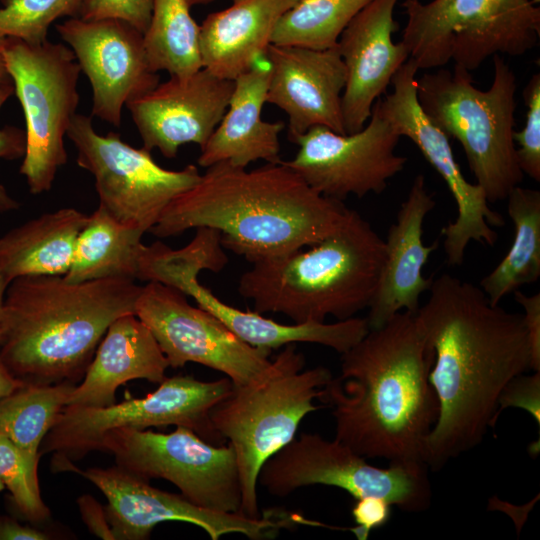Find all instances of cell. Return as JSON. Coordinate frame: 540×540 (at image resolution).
I'll list each match as a JSON object with an SVG mask.
<instances>
[{"instance_id":"6da1fadb","label":"cell","mask_w":540,"mask_h":540,"mask_svg":"<svg viewBox=\"0 0 540 540\" xmlns=\"http://www.w3.org/2000/svg\"><path fill=\"white\" fill-rule=\"evenodd\" d=\"M428 291L416 317L434 351L429 381L439 413L424 461L438 471L482 442L501 391L531 370V355L523 315L492 304L480 287L442 274Z\"/></svg>"},{"instance_id":"7a4b0ae2","label":"cell","mask_w":540,"mask_h":540,"mask_svg":"<svg viewBox=\"0 0 540 540\" xmlns=\"http://www.w3.org/2000/svg\"><path fill=\"white\" fill-rule=\"evenodd\" d=\"M434 351L416 312L401 311L341 354L340 375L319 399L332 408L335 439L366 459L423 463L439 413L429 381Z\"/></svg>"},{"instance_id":"3957f363","label":"cell","mask_w":540,"mask_h":540,"mask_svg":"<svg viewBox=\"0 0 540 540\" xmlns=\"http://www.w3.org/2000/svg\"><path fill=\"white\" fill-rule=\"evenodd\" d=\"M150 230L158 238L208 227L224 249L255 263L288 255L335 232L349 208L323 196L284 164L247 170L227 162L206 168Z\"/></svg>"},{"instance_id":"277c9868","label":"cell","mask_w":540,"mask_h":540,"mask_svg":"<svg viewBox=\"0 0 540 540\" xmlns=\"http://www.w3.org/2000/svg\"><path fill=\"white\" fill-rule=\"evenodd\" d=\"M142 286L107 278L18 277L8 285L0 356L25 384L79 381L110 324L135 314Z\"/></svg>"},{"instance_id":"5b68a950","label":"cell","mask_w":540,"mask_h":540,"mask_svg":"<svg viewBox=\"0 0 540 540\" xmlns=\"http://www.w3.org/2000/svg\"><path fill=\"white\" fill-rule=\"evenodd\" d=\"M252 263L238 292L254 311L280 313L294 323L346 320L369 308L385 257L384 239L357 211L320 242Z\"/></svg>"},{"instance_id":"8992f818","label":"cell","mask_w":540,"mask_h":540,"mask_svg":"<svg viewBox=\"0 0 540 540\" xmlns=\"http://www.w3.org/2000/svg\"><path fill=\"white\" fill-rule=\"evenodd\" d=\"M257 379L233 385L210 411L215 431L233 447L241 484L240 514L259 518L257 484L264 463L288 445L301 421L321 408L313 403L333 377L323 366L305 369V357L288 344Z\"/></svg>"},{"instance_id":"52a82bcc","label":"cell","mask_w":540,"mask_h":540,"mask_svg":"<svg viewBox=\"0 0 540 540\" xmlns=\"http://www.w3.org/2000/svg\"><path fill=\"white\" fill-rule=\"evenodd\" d=\"M489 89L474 85L470 71L454 65L417 78L422 110L465 152L469 168L489 203L506 200L523 180L513 134L516 76L499 55L493 56Z\"/></svg>"},{"instance_id":"ba28073f","label":"cell","mask_w":540,"mask_h":540,"mask_svg":"<svg viewBox=\"0 0 540 540\" xmlns=\"http://www.w3.org/2000/svg\"><path fill=\"white\" fill-rule=\"evenodd\" d=\"M402 42L418 69L454 61L468 71L497 54L520 56L540 37L531 0H405Z\"/></svg>"},{"instance_id":"9c48e42d","label":"cell","mask_w":540,"mask_h":540,"mask_svg":"<svg viewBox=\"0 0 540 540\" xmlns=\"http://www.w3.org/2000/svg\"><path fill=\"white\" fill-rule=\"evenodd\" d=\"M0 43L26 123L19 172L29 191L41 194L52 188L67 162L64 137L79 104L81 69L71 48L62 43L32 44L13 37Z\"/></svg>"},{"instance_id":"30bf717a","label":"cell","mask_w":540,"mask_h":540,"mask_svg":"<svg viewBox=\"0 0 540 540\" xmlns=\"http://www.w3.org/2000/svg\"><path fill=\"white\" fill-rule=\"evenodd\" d=\"M428 469L423 463L376 467L335 438L301 433L264 463L258 483L280 498L305 486H333L354 499L376 496L403 512L418 513L432 501Z\"/></svg>"},{"instance_id":"8fae6325","label":"cell","mask_w":540,"mask_h":540,"mask_svg":"<svg viewBox=\"0 0 540 540\" xmlns=\"http://www.w3.org/2000/svg\"><path fill=\"white\" fill-rule=\"evenodd\" d=\"M229 378L201 381L190 375L165 378L143 398H131L105 407L65 406L45 436L41 452H55L58 462L77 460L95 451L100 438L119 428L183 426L205 441L221 445L223 438L210 420L214 405L232 389Z\"/></svg>"},{"instance_id":"7c38bea8","label":"cell","mask_w":540,"mask_h":540,"mask_svg":"<svg viewBox=\"0 0 540 540\" xmlns=\"http://www.w3.org/2000/svg\"><path fill=\"white\" fill-rule=\"evenodd\" d=\"M95 450L112 453L117 466L142 479L171 482L197 506L240 513L241 484L229 443H209L183 426L171 433L119 428L105 433Z\"/></svg>"},{"instance_id":"4fadbf2b","label":"cell","mask_w":540,"mask_h":540,"mask_svg":"<svg viewBox=\"0 0 540 540\" xmlns=\"http://www.w3.org/2000/svg\"><path fill=\"white\" fill-rule=\"evenodd\" d=\"M66 136L77 149L78 165L95 178L99 206L118 221L150 231L166 206L194 186L201 174L195 165L167 170L146 148H135L120 135L98 134L91 117L76 113Z\"/></svg>"},{"instance_id":"5bb4252c","label":"cell","mask_w":540,"mask_h":540,"mask_svg":"<svg viewBox=\"0 0 540 540\" xmlns=\"http://www.w3.org/2000/svg\"><path fill=\"white\" fill-rule=\"evenodd\" d=\"M418 67L408 59L391 80L393 91L375 103L400 136L408 137L437 171L451 192L457 216L442 228L448 264L461 265L470 241L493 246L498 234L492 227L504 225L502 216L489 207L483 189L464 177L449 137L422 110L417 97Z\"/></svg>"},{"instance_id":"9a60e30c","label":"cell","mask_w":540,"mask_h":540,"mask_svg":"<svg viewBox=\"0 0 540 540\" xmlns=\"http://www.w3.org/2000/svg\"><path fill=\"white\" fill-rule=\"evenodd\" d=\"M93 483L107 499L104 507L114 539L144 540L163 522H185L204 530L211 540L243 534L251 540L271 539L279 529L300 523L299 514L269 511L261 518L224 513L197 506L181 494L160 490L127 470L71 467Z\"/></svg>"},{"instance_id":"2e32d148","label":"cell","mask_w":540,"mask_h":540,"mask_svg":"<svg viewBox=\"0 0 540 540\" xmlns=\"http://www.w3.org/2000/svg\"><path fill=\"white\" fill-rule=\"evenodd\" d=\"M135 315L153 334L169 367L198 363L223 373L233 385L261 376L271 351L253 347L208 311L188 303L186 295L160 282L142 286Z\"/></svg>"},{"instance_id":"e0dca14e","label":"cell","mask_w":540,"mask_h":540,"mask_svg":"<svg viewBox=\"0 0 540 540\" xmlns=\"http://www.w3.org/2000/svg\"><path fill=\"white\" fill-rule=\"evenodd\" d=\"M400 137L374 103L360 131L339 134L314 126L291 141L299 149L283 162L323 196L362 198L382 193L388 180L404 169L407 158L395 153Z\"/></svg>"},{"instance_id":"ac0fdd59","label":"cell","mask_w":540,"mask_h":540,"mask_svg":"<svg viewBox=\"0 0 540 540\" xmlns=\"http://www.w3.org/2000/svg\"><path fill=\"white\" fill-rule=\"evenodd\" d=\"M56 30L92 88L91 114L120 127L124 105L159 84L146 59L143 33L116 18H69Z\"/></svg>"},{"instance_id":"d6986e66","label":"cell","mask_w":540,"mask_h":540,"mask_svg":"<svg viewBox=\"0 0 540 540\" xmlns=\"http://www.w3.org/2000/svg\"><path fill=\"white\" fill-rule=\"evenodd\" d=\"M233 89L234 80L202 68L187 77L170 76L126 107L143 147L156 148L171 159L184 144L204 147L224 116Z\"/></svg>"},{"instance_id":"ffe728a7","label":"cell","mask_w":540,"mask_h":540,"mask_svg":"<svg viewBox=\"0 0 540 540\" xmlns=\"http://www.w3.org/2000/svg\"><path fill=\"white\" fill-rule=\"evenodd\" d=\"M266 57L271 67L266 102L287 114L290 141L314 126L346 134L342 94L347 72L338 46L314 50L271 43Z\"/></svg>"},{"instance_id":"44dd1931","label":"cell","mask_w":540,"mask_h":540,"mask_svg":"<svg viewBox=\"0 0 540 540\" xmlns=\"http://www.w3.org/2000/svg\"><path fill=\"white\" fill-rule=\"evenodd\" d=\"M204 261L191 253L168 258L159 270V281L194 299L197 305L214 315L247 344L272 351L288 344L315 343L342 354L369 331L366 318L352 317L333 323H278L256 311L235 308L217 298L199 280Z\"/></svg>"},{"instance_id":"7402d4cb","label":"cell","mask_w":540,"mask_h":540,"mask_svg":"<svg viewBox=\"0 0 540 540\" xmlns=\"http://www.w3.org/2000/svg\"><path fill=\"white\" fill-rule=\"evenodd\" d=\"M398 0H371L349 22L338 40L347 80L342 94L346 134L360 131L372 107L391 84L392 77L409 59L402 41L394 43L398 30L394 8Z\"/></svg>"},{"instance_id":"603a6c76","label":"cell","mask_w":540,"mask_h":540,"mask_svg":"<svg viewBox=\"0 0 540 540\" xmlns=\"http://www.w3.org/2000/svg\"><path fill=\"white\" fill-rule=\"evenodd\" d=\"M434 207L425 177L419 174L384 240L385 257L366 318L369 329L383 326L401 311L417 312L421 295L430 289L433 278L423 276L422 270L438 246L425 245L422 236L425 217Z\"/></svg>"},{"instance_id":"cb8c5ba5","label":"cell","mask_w":540,"mask_h":540,"mask_svg":"<svg viewBox=\"0 0 540 540\" xmlns=\"http://www.w3.org/2000/svg\"><path fill=\"white\" fill-rule=\"evenodd\" d=\"M270 71V63L265 55L234 79L226 112L201 148L197 159L199 166L207 168L227 162L246 168L258 160L272 164L281 162L279 135L285 124L282 121L267 122L261 118Z\"/></svg>"},{"instance_id":"d4e9b609","label":"cell","mask_w":540,"mask_h":540,"mask_svg":"<svg viewBox=\"0 0 540 540\" xmlns=\"http://www.w3.org/2000/svg\"><path fill=\"white\" fill-rule=\"evenodd\" d=\"M168 361L148 327L135 315L114 320L101 339L83 381L72 389L66 406L105 407L130 380L160 384Z\"/></svg>"},{"instance_id":"484cf974","label":"cell","mask_w":540,"mask_h":540,"mask_svg":"<svg viewBox=\"0 0 540 540\" xmlns=\"http://www.w3.org/2000/svg\"><path fill=\"white\" fill-rule=\"evenodd\" d=\"M300 0H239L200 25L203 68L234 80L266 55L281 16Z\"/></svg>"},{"instance_id":"4316f807","label":"cell","mask_w":540,"mask_h":540,"mask_svg":"<svg viewBox=\"0 0 540 540\" xmlns=\"http://www.w3.org/2000/svg\"><path fill=\"white\" fill-rule=\"evenodd\" d=\"M87 218L66 207L11 229L0 237V272L9 284L23 276H64Z\"/></svg>"},{"instance_id":"83f0119b","label":"cell","mask_w":540,"mask_h":540,"mask_svg":"<svg viewBox=\"0 0 540 540\" xmlns=\"http://www.w3.org/2000/svg\"><path fill=\"white\" fill-rule=\"evenodd\" d=\"M140 228L124 224L103 207L88 216L80 231L68 272L71 283L107 278L136 280L144 244Z\"/></svg>"},{"instance_id":"f1b7e54d","label":"cell","mask_w":540,"mask_h":540,"mask_svg":"<svg viewBox=\"0 0 540 540\" xmlns=\"http://www.w3.org/2000/svg\"><path fill=\"white\" fill-rule=\"evenodd\" d=\"M506 200L514 239L503 259L480 281L492 304L540 277V191L519 185Z\"/></svg>"},{"instance_id":"f546056e","label":"cell","mask_w":540,"mask_h":540,"mask_svg":"<svg viewBox=\"0 0 540 540\" xmlns=\"http://www.w3.org/2000/svg\"><path fill=\"white\" fill-rule=\"evenodd\" d=\"M186 0H153L151 19L143 34L147 62L153 72L187 77L203 68L200 26Z\"/></svg>"},{"instance_id":"4dcf8cb0","label":"cell","mask_w":540,"mask_h":540,"mask_svg":"<svg viewBox=\"0 0 540 540\" xmlns=\"http://www.w3.org/2000/svg\"><path fill=\"white\" fill-rule=\"evenodd\" d=\"M72 383L25 384L0 399V435L39 463V449L67 404Z\"/></svg>"},{"instance_id":"1f68e13d","label":"cell","mask_w":540,"mask_h":540,"mask_svg":"<svg viewBox=\"0 0 540 540\" xmlns=\"http://www.w3.org/2000/svg\"><path fill=\"white\" fill-rule=\"evenodd\" d=\"M371 0H300L278 20L275 45L314 50L334 48L353 17Z\"/></svg>"},{"instance_id":"d6a6232c","label":"cell","mask_w":540,"mask_h":540,"mask_svg":"<svg viewBox=\"0 0 540 540\" xmlns=\"http://www.w3.org/2000/svg\"><path fill=\"white\" fill-rule=\"evenodd\" d=\"M0 42L8 37L32 44L46 40L61 17H79L83 0H0Z\"/></svg>"},{"instance_id":"836d02e7","label":"cell","mask_w":540,"mask_h":540,"mask_svg":"<svg viewBox=\"0 0 540 540\" xmlns=\"http://www.w3.org/2000/svg\"><path fill=\"white\" fill-rule=\"evenodd\" d=\"M0 482L11 494L20 514L32 523L50 516L38 481V462L31 460L6 437L0 435Z\"/></svg>"},{"instance_id":"e575fe53","label":"cell","mask_w":540,"mask_h":540,"mask_svg":"<svg viewBox=\"0 0 540 540\" xmlns=\"http://www.w3.org/2000/svg\"><path fill=\"white\" fill-rule=\"evenodd\" d=\"M526 120L521 131H514L518 165L533 180L540 181V74L532 75L523 90Z\"/></svg>"},{"instance_id":"d590c367","label":"cell","mask_w":540,"mask_h":540,"mask_svg":"<svg viewBox=\"0 0 540 540\" xmlns=\"http://www.w3.org/2000/svg\"><path fill=\"white\" fill-rule=\"evenodd\" d=\"M152 7L153 0H83L79 18L121 19L144 34L151 19Z\"/></svg>"},{"instance_id":"8d00e7d4","label":"cell","mask_w":540,"mask_h":540,"mask_svg":"<svg viewBox=\"0 0 540 540\" xmlns=\"http://www.w3.org/2000/svg\"><path fill=\"white\" fill-rule=\"evenodd\" d=\"M510 407L525 410L540 426V371L532 375L520 374L506 384L498 398L497 419Z\"/></svg>"},{"instance_id":"74e56055","label":"cell","mask_w":540,"mask_h":540,"mask_svg":"<svg viewBox=\"0 0 540 540\" xmlns=\"http://www.w3.org/2000/svg\"><path fill=\"white\" fill-rule=\"evenodd\" d=\"M14 94L13 83H0V110L9 97ZM26 150V133L16 126L0 128V159L16 160L23 158ZM19 204L0 184V213L17 209Z\"/></svg>"},{"instance_id":"f35d334b","label":"cell","mask_w":540,"mask_h":540,"mask_svg":"<svg viewBox=\"0 0 540 540\" xmlns=\"http://www.w3.org/2000/svg\"><path fill=\"white\" fill-rule=\"evenodd\" d=\"M391 506L388 501L376 496L355 499L351 514L356 525L347 530L358 540H367L371 531L383 527L389 521Z\"/></svg>"},{"instance_id":"ab89813d","label":"cell","mask_w":540,"mask_h":540,"mask_svg":"<svg viewBox=\"0 0 540 540\" xmlns=\"http://www.w3.org/2000/svg\"><path fill=\"white\" fill-rule=\"evenodd\" d=\"M514 297L524 309L522 315L530 346L531 370L538 372L540 371V294L526 295L516 290Z\"/></svg>"},{"instance_id":"60d3db41","label":"cell","mask_w":540,"mask_h":540,"mask_svg":"<svg viewBox=\"0 0 540 540\" xmlns=\"http://www.w3.org/2000/svg\"><path fill=\"white\" fill-rule=\"evenodd\" d=\"M79 509L90 531L102 539H114L104 507L89 495L78 499Z\"/></svg>"},{"instance_id":"b9f144b4","label":"cell","mask_w":540,"mask_h":540,"mask_svg":"<svg viewBox=\"0 0 540 540\" xmlns=\"http://www.w3.org/2000/svg\"><path fill=\"white\" fill-rule=\"evenodd\" d=\"M50 539L45 532L18 521L0 517V540H46Z\"/></svg>"},{"instance_id":"7bdbcfd3","label":"cell","mask_w":540,"mask_h":540,"mask_svg":"<svg viewBox=\"0 0 540 540\" xmlns=\"http://www.w3.org/2000/svg\"><path fill=\"white\" fill-rule=\"evenodd\" d=\"M23 385H25V382L15 377L10 372L0 356V399L11 394Z\"/></svg>"},{"instance_id":"ee69618b","label":"cell","mask_w":540,"mask_h":540,"mask_svg":"<svg viewBox=\"0 0 540 540\" xmlns=\"http://www.w3.org/2000/svg\"><path fill=\"white\" fill-rule=\"evenodd\" d=\"M8 285H9V282L5 279V277L0 272V340L2 336V330H3L5 295H6Z\"/></svg>"},{"instance_id":"f6af8a7d","label":"cell","mask_w":540,"mask_h":540,"mask_svg":"<svg viewBox=\"0 0 540 540\" xmlns=\"http://www.w3.org/2000/svg\"><path fill=\"white\" fill-rule=\"evenodd\" d=\"M0 83H13L6 69L1 43H0Z\"/></svg>"},{"instance_id":"bcb514c9","label":"cell","mask_w":540,"mask_h":540,"mask_svg":"<svg viewBox=\"0 0 540 540\" xmlns=\"http://www.w3.org/2000/svg\"><path fill=\"white\" fill-rule=\"evenodd\" d=\"M188 5L190 7L192 6H195V5H205V4H209L211 3L212 1L214 0H186Z\"/></svg>"},{"instance_id":"7dc6e473","label":"cell","mask_w":540,"mask_h":540,"mask_svg":"<svg viewBox=\"0 0 540 540\" xmlns=\"http://www.w3.org/2000/svg\"><path fill=\"white\" fill-rule=\"evenodd\" d=\"M531 2L534 4V5H538L540 0H531Z\"/></svg>"},{"instance_id":"c3c4849f","label":"cell","mask_w":540,"mask_h":540,"mask_svg":"<svg viewBox=\"0 0 540 540\" xmlns=\"http://www.w3.org/2000/svg\"><path fill=\"white\" fill-rule=\"evenodd\" d=\"M4 489H5L4 485L0 482V492H1L2 490H4Z\"/></svg>"},{"instance_id":"681fc988","label":"cell","mask_w":540,"mask_h":540,"mask_svg":"<svg viewBox=\"0 0 540 540\" xmlns=\"http://www.w3.org/2000/svg\"><path fill=\"white\" fill-rule=\"evenodd\" d=\"M231 1H232V3H233V2H237V1H239V0H231Z\"/></svg>"}]
</instances>
